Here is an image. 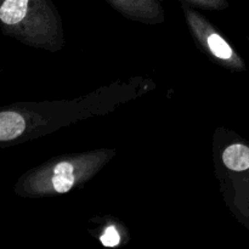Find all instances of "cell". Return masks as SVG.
Returning <instances> with one entry per match:
<instances>
[{"label": "cell", "mask_w": 249, "mask_h": 249, "mask_svg": "<svg viewBox=\"0 0 249 249\" xmlns=\"http://www.w3.org/2000/svg\"><path fill=\"white\" fill-rule=\"evenodd\" d=\"M28 0H5L0 7V18L6 24L18 23L26 16Z\"/></svg>", "instance_id": "3"}, {"label": "cell", "mask_w": 249, "mask_h": 249, "mask_svg": "<svg viewBox=\"0 0 249 249\" xmlns=\"http://www.w3.org/2000/svg\"><path fill=\"white\" fill-rule=\"evenodd\" d=\"M208 45L211 48L212 53L219 58H223V60H226V58H230L231 55H232V50H231L230 46L228 45L225 40L221 38L218 34H212L208 38Z\"/></svg>", "instance_id": "5"}, {"label": "cell", "mask_w": 249, "mask_h": 249, "mask_svg": "<svg viewBox=\"0 0 249 249\" xmlns=\"http://www.w3.org/2000/svg\"><path fill=\"white\" fill-rule=\"evenodd\" d=\"M102 245L106 247H114L119 243V235L114 228H108L101 237Z\"/></svg>", "instance_id": "6"}, {"label": "cell", "mask_w": 249, "mask_h": 249, "mask_svg": "<svg viewBox=\"0 0 249 249\" xmlns=\"http://www.w3.org/2000/svg\"><path fill=\"white\" fill-rule=\"evenodd\" d=\"M226 167L235 172H243L249 168V148L247 146L236 143L229 146L223 155Z\"/></svg>", "instance_id": "2"}, {"label": "cell", "mask_w": 249, "mask_h": 249, "mask_svg": "<svg viewBox=\"0 0 249 249\" xmlns=\"http://www.w3.org/2000/svg\"><path fill=\"white\" fill-rule=\"evenodd\" d=\"M24 119L15 112H2L0 114V140L7 141L21 135L24 130Z\"/></svg>", "instance_id": "1"}, {"label": "cell", "mask_w": 249, "mask_h": 249, "mask_svg": "<svg viewBox=\"0 0 249 249\" xmlns=\"http://www.w3.org/2000/svg\"><path fill=\"white\" fill-rule=\"evenodd\" d=\"M74 182V175H73V167L71 163L62 162L56 165L55 174L53 178V185L55 191L60 194L70 191Z\"/></svg>", "instance_id": "4"}]
</instances>
